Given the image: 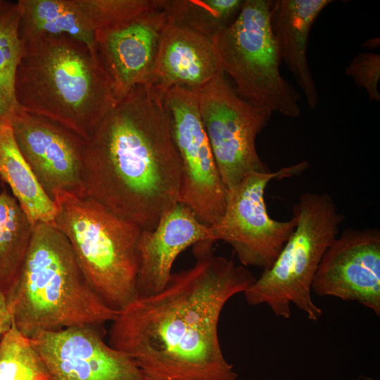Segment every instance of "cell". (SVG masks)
Listing matches in <instances>:
<instances>
[{"label":"cell","mask_w":380,"mask_h":380,"mask_svg":"<svg viewBox=\"0 0 380 380\" xmlns=\"http://www.w3.org/2000/svg\"><path fill=\"white\" fill-rule=\"evenodd\" d=\"M213 242L194 245L195 262L172 273L159 292L137 296L120 310L108 343L129 357L147 380H236L225 358L218 325L222 311L255 277L217 255Z\"/></svg>","instance_id":"6da1fadb"},{"label":"cell","mask_w":380,"mask_h":380,"mask_svg":"<svg viewBox=\"0 0 380 380\" xmlns=\"http://www.w3.org/2000/svg\"><path fill=\"white\" fill-rule=\"evenodd\" d=\"M85 196L143 230L179 202L181 162L163 99L134 88L106 115L82 149Z\"/></svg>","instance_id":"7a4b0ae2"},{"label":"cell","mask_w":380,"mask_h":380,"mask_svg":"<svg viewBox=\"0 0 380 380\" xmlns=\"http://www.w3.org/2000/svg\"><path fill=\"white\" fill-rule=\"evenodd\" d=\"M22 41L15 85L18 108L88 139L119 101L96 53L65 35Z\"/></svg>","instance_id":"3957f363"},{"label":"cell","mask_w":380,"mask_h":380,"mask_svg":"<svg viewBox=\"0 0 380 380\" xmlns=\"http://www.w3.org/2000/svg\"><path fill=\"white\" fill-rule=\"evenodd\" d=\"M13 324L30 338L43 331L102 327L118 312L89 284L73 249L53 225H34L20 274L5 296Z\"/></svg>","instance_id":"277c9868"},{"label":"cell","mask_w":380,"mask_h":380,"mask_svg":"<svg viewBox=\"0 0 380 380\" xmlns=\"http://www.w3.org/2000/svg\"><path fill=\"white\" fill-rule=\"evenodd\" d=\"M55 224L70 242L89 284L119 312L137 296L142 229L87 196L56 193Z\"/></svg>","instance_id":"5b68a950"},{"label":"cell","mask_w":380,"mask_h":380,"mask_svg":"<svg viewBox=\"0 0 380 380\" xmlns=\"http://www.w3.org/2000/svg\"><path fill=\"white\" fill-rule=\"evenodd\" d=\"M293 217L295 228L277 259L243 294L249 305H267L277 317L289 319L293 304L317 322L323 312L312 300L313 279L344 217L328 194L317 192L300 195Z\"/></svg>","instance_id":"8992f818"},{"label":"cell","mask_w":380,"mask_h":380,"mask_svg":"<svg viewBox=\"0 0 380 380\" xmlns=\"http://www.w3.org/2000/svg\"><path fill=\"white\" fill-rule=\"evenodd\" d=\"M270 0H244L235 20L213 38L220 68L244 99L272 113L300 117V94L281 75L270 26Z\"/></svg>","instance_id":"52a82bcc"},{"label":"cell","mask_w":380,"mask_h":380,"mask_svg":"<svg viewBox=\"0 0 380 380\" xmlns=\"http://www.w3.org/2000/svg\"><path fill=\"white\" fill-rule=\"evenodd\" d=\"M198 95L203 127L227 191L251 173L270 171L255 141L272 113L242 98L222 71Z\"/></svg>","instance_id":"ba28073f"},{"label":"cell","mask_w":380,"mask_h":380,"mask_svg":"<svg viewBox=\"0 0 380 380\" xmlns=\"http://www.w3.org/2000/svg\"><path fill=\"white\" fill-rule=\"evenodd\" d=\"M307 167L303 161L276 172H253L227 190L224 213L209 227L211 241L229 243L244 267L270 268L293 232L296 220L293 216L286 221L271 217L265 189L272 180L296 175Z\"/></svg>","instance_id":"9c48e42d"},{"label":"cell","mask_w":380,"mask_h":380,"mask_svg":"<svg viewBox=\"0 0 380 380\" xmlns=\"http://www.w3.org/2000/svg\"><path fill=\"white\" fill-rule=\"evenodd\" d=\"M163 101L181 162L179 202L202 223L213 226L224 213L227 189L203 127L198 93L173 88L164 94Z\"/></svg>","instance_id":"30bf717a"},{"label":"cell","mask_w":380,"mask_h":380,"mask_svg":"<svg viewBox=\"0 0 380 380\" xmlns=\"http://www.w3.org/2000/svg\"><path fill=\"white\" fill-rule=\"evenodd\" d=\"M17 146L45 193L85 196L82 149L84 139L43 116L18 108L11 118Z\"/></svg>","instance_id":"8fae6325"},{"label":"cell","mask_w":380,"mask_h":380,"mask_svg":"<svg viewBox=\"0 0 380 380\" xmlns=\"http://www.w3.org/2000/svg\"><path fill=\"white\" fill-rule=\"evenodd\" d=\"M312 291L356 302L379 316V229L347 228L338 234L320 261Z\"/></svg>","instance_id":"7c38bea8"},{"label":"cell","mask_w":380,"mask_h":380,"mask_svg":"<svg viewBox=\"0 0 380 380\" xmlns=\"http://www.w3.org/2000/svg\"><path fill=\"white\" fill-rule=\"evenodd\" d=\"M102 327L40 332L30 341L51 380H147L136 363L103 339Z\"/></svg>","instance_id":"4fadbf2b"},{"label":"cell","mask_w":380,"mask_h":380,"mask_svg":"<svg viewBox=\"0 0 380 380\" xmlns=\"http://www.w3.org/2000/svg\"><path fill=\"white\" fill-rule=\"evenodd\" d=\"M167 16L159 6L96 32L95 51L118 99L149 87Z\"/></svg>","instance_id":"5bb4252c"},{"label":"cell","mask_w":380,"mask_h":380,"mask_svg":"<svg viewBox=\"0 0 380 380\" xmlns=\"http://www.w3.org/2000/svg\"><path fill=\"white\" fill-rule=\"evenodd\" d=\"M205 241H212L209 227L179 202L161 217L154 229L142 230L138 244L137 296L161 291L168 282L177 256Z\"/></svg>","instance_id":"9a60e30c"},{"label":"cell","mask_w":380,"mask_h":380,"mask_svg":"<svg viewBox=\"0 0 380 380\" xmlns=\"http://www.w3.org/2000/svg\"><path fill=\"white\" fill-rule=\"evenodd\" d=\"M221 71L213 39L167 18L155 75L146 88L161 99L177 87L198 93Z\"/></svg>","instance_id":"2e32d148"},{"label":"cell","mask_w":380,"mask_h":380,"mask_svg":"<svg viewBox=\"0 0 380 380\" xmlns=\"http://www.w3.org/2000/svg\"><path fill=\"white\" fill-rule=\"evenodd\" d=\"M331 0L272 1L270 26L279 58L294 77L311 109L318 103V91L307 53L313 23Z\"/></svg>","instance_id":"e0dca14e"},{"label":"cell","mask_w":380,"mask_h":380,"mask_svg":"<svg viewBox=\"0 0 380 380\" xmlns=\"http://www.w3.org/2000/svg\"><path fill=\"white\" fill-rule=\"evenodd\" d=\"M22 39L65 35L95 51V30L80 0H19Z\"/></svg>","instance_id":"ac0fdd59"},{"label":"cell","mask_w":380,"mask_h":380,"mask_svg":"<svg viewBox=\"0 0 380 380\" xmlns=\"http://www.w3.org/2000/svg\"><path fill=\"white\" fill-rule=\"evenodd\" d=\"M0 179L30 221L56 226L53 201L45 193L15 142L11 120L0 118Z\"/></svg>","instance_id":"d6986e66"},{"label":"cell","mask_w":380,"mask_h":380,"mask_svg":"<svg viewBox=\"0 0 380 380\" xmlns=\"http://www.w3.org/2000/svg\"><path fill=\"white\" fill-rule=\"evenodd\" d=\"M15 197L0 192V293L6 296L17 279L34 232Z\"/></svg>","instance_id":"ffe728a7"},{"label":"cell","mask_w":380,"mask_h":380,"mask_svg":"<svg viewBox=\"0 0 380 380\" xmlns=\"http://www.w3.org/2000/svg\"><path fill=\"white\" fill-rule=\"evenodd\" d=\"M20 20L18 3L0 0V118L10 120L18 108L15 77L23 52Z\"/></svg>","instance_id":"44dd1931"},{"label":"cell","mask_w":380,"mask_h":380,"mask_svg":"<svg viewBox=\"0 0 380 380\" xmlns=\"http://www.w3.org/2000/svg\"><path fill=\"white\" fill-rule=\"evenodd\" d=\"M244 0H159L172 21L212 39L236 18Z\"/></svg>","instance_id":"7402d4cb"},{"label":"cell","mask_w":380,"mask_h":380,"mask_svg":"<svg viewBox=\"0 0 380 380\" xmlns=\"http://www.w3.org/2000/svg\"><path fill=\"white\" fill-rule=\"evenodd\" d=\"M0 380H51L30 338L13 324L0 343Z\"/></svg>","instance_id":"603a6c76"},{"label":"cell","mask_w":380,"mask_h":380,"mask_svg":"<svg viewBox=\"0 0 380 380\" xmlns=\"http://www.w3.org/2000/svg\"><path fill=\"white\" fill-rule=\"evenodd\" d=\"M95 32L158 7V0H80Z\"/></svg>","instance_id":"cb8c5ba5"},{"label":"cell","mask_w":380,"mask_h":380,"mask_svg":"<svg viewBox=\"0 0 380 380\" xmlns=\"http://www.w3.org/2000/svg\"><path fill=\"white\" fill-rule=\"evenodd\" d=\"M346 73L355 83L364 89L370 101L379 102L378 90L380 79V55L370 52H361L350 61Z\"/></svg>","instance_id":"d4e9b609"},{"label":"cell","mask_w":380,"mask_h":380,"mask_svg":"<svg viewBox=\"0 0 380 380\" xmlns=\"http://www.w3.org/2000/svg\"><path fill=\"white\" fill-rule=\"evenodd\" d=\"M12 324L13 320L6 305L5 296L0 293V343Z\"/></svg>","instance_id":"484cf974"},{"label":"cell","mask_w":380,"mask_h":380,"mask_svg":"<svg viewBox=\"0 0 380 380\" xmlns=\"http://www.w3.org/2000/svg\"><path fill=\"white\" fill-rule=\"evenodd\" d=\"M379 39L378 38H374V39H369V41H367L366 43H365V46H369L370 48H372L373 46L374 47H376L379 46Z\"/></svg>","instance_id":"4316f807"}]
</instances>
